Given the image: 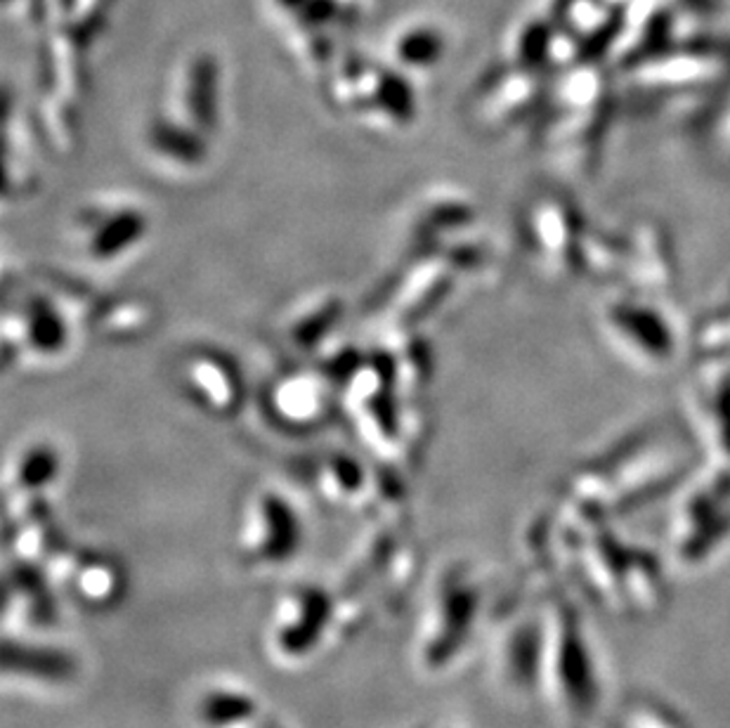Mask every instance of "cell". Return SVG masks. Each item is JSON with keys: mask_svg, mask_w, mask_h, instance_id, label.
I'll list each match as a JSON object with an SVG mask.
<instances>
[{"mask_svg": "<svg viewBox=\"0 0 730 728\" xmlns=\"http://www.w3.org/2000/svg\"><path fill=\"white\" fill-rule=\"evenodd\" d=\"M605 325L617 346L647 367H662L674 357V339L667 322L655 310L637 303H613Z\"/></svg>", "mask_w": 730, "mask_h": 728, "instance_id": "1", "label": "cell"}]
</instances>
